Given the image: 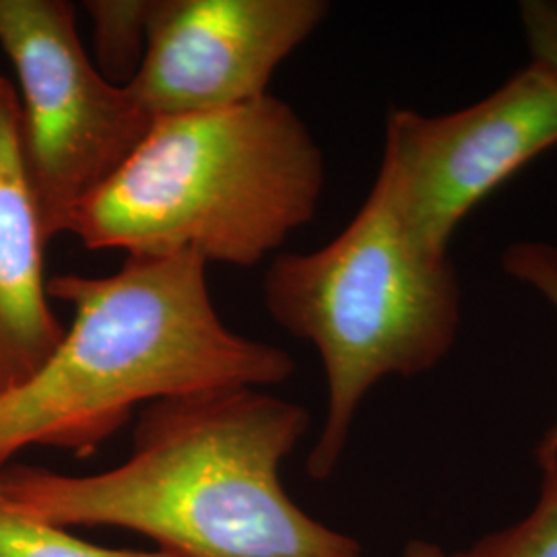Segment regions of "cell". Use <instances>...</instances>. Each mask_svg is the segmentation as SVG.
I'll use <instances>...</instances> for the list:
<instances>
[{
	"mask_svg": "<svg viewBox=\"0 0 557 557\" xmlns=\"http://www.w3.org/2000/svg\"><path fill=\"white\" fill-rule=\"evenodd\" d=\"M308 411L264 388L232 386L140 409L133 453L96 475L7 465L0 492L57 527H119L172 557H361V545L306 515L281 465Z\"/></svg>",
	"mask_w": 557,
	"mask_h": 557,
	"instance_id": "obj_1",
	"label": "cell"
},
{
	"mask_svg": "<svg viewBox=\"0 0 557 557\" xmlns=\"http://www.w3.org/2000/svg\"><path fill=\"white\" fill-rule=\"evenodd\" d=\"M48 296L73 322L40 370L0 395V471L27 446L96 450L137 407L232 386H275L296 372L275 345L221 320L199 255L126 257L103 277L57 275Z\"/></svg>",
	"mask_w": 557,
	"mask_h": 557,
	"instance_id": "obj_2",
	"label": "cell"
},
{
	"mask_svg": "<svg viewBox=\"0 0 557 557\" xmlns=\"http://www.w3.org/2000/svg\"><path fill=\"white\" fill-rule=\"evenodd\" d=\"M326 163L308 124L275 96L156 119L139 149L66 234L126 257L193 252L255 267L317 218Z\"/></svg>",
	"mask_w": 557,
	"mask_h": 557,
	"instance_id": "obj_3",
	"label": "cell"
},
{
	"mask_svg": "<svg viewBox=\"0 0 557 557\" xmlns=\"http://www.w3.org/2000/svg\"><path fill=\"white\" fill-rule=\"evenodd\" d=\"M264 308L310 343L326 379V418L308 475L329 479L359 407L384 379L434 370L455 347L462 289L450 255L428 250L376 176L347 227L312 252H287L264 275Z\"/></svg>",
	"mask_w": 557,
	"mask_h": 557,
	"instance_id": "obj_4",
	"label": "cell"
},
{
	"mask_svg": "<svg viewBox=\"0 0 557 557\" xmlns=\"http://www.w3.org/2000/svg\"><path fill=\"white\" fill-rule=\"evenodd\" d=\"M0 48L17 75L21 156L50 242L119 174L156 119L101 75L66 0H0Z\"/></svg>",
	"mask_w": 557,
	"mask_h": 557,
	"instance_id": "obj_5",
	"label": "cell"
},
{
	"mask_svg": "<svg viewBox=\"0 0 557 557\" xmlns=\"http://www.w3.org/2000/svg\"><path fill=\"white\" fill-rule=\"evenodd\" d=\"M557 145V79L531 60L487 98L442 116L393 108L379 178L409 232L448 255L483 200Z\"/></svg>",
	"mask_w": 557,
	"mask_h": 557,
	"instance_id": "obj_6",
	"label": "cell"
},
{
	"mask_svg": "<svg viewBox=\"0 0 557 557\" xmlns=\"http://www.w3.org/2000/svg\"><path fill=\"white\" fill-rule=\"evenodd\" d=\"M329 11L324 0H151L147 52L128 89L153 119L260 100Z\"/></svg>",
	"mask_w": 557,
	"mask_h": 557,
	"instance_id": "obj_7",
	"label": "cell"
},
{
	"mask_svg": "<svg viewBox=\"0 0 557 557\" xmlns=\"http://www.w3.org/2000/svg\"><path fill=\"white\" fill-rule=\"evenodd\" d=\"M46 244L21 156L17 89L0 73V395L32 379L66 333L50 306Z\"/></svg>",
	"mask_w": 557,
	"mask_h": 557,
	"instance_id": "obj_8",
	"label": "cell"
},
{
	"mask_svg": "<svg viewBox=\"0 0 557 557\" xmlns=\"http://www.w3.org/2000/svg\"><path fill=\"white\" fill-rule=\"evenodd\" d=\"M94 64L110 83L128 87L147 52L151 0H87Z\"/></svg>",
	"mask_w": 557,
	"mask_h": 557,
	"instance_id": "obj_9",
	"label": "cell"
},
{
	"mask_svg": "<svg viewBox=\"0 0 557 557\" xmlns=\"http://www.w3.org/2000/svg\"><path fill=\"white\" fill-rule=\"evenodd\" d=\"M537 462L541 487L531 512L450 557H557V467L545 458Z\"/></svg>",
	"mask_w": 557,
	"mask_h": 557,
	"instance_id": "obj_10",
	"label": "cell"
},
{
	"mask_svg": "<svg viewBox=\"0 0 557 557\" xmlns=\"http://www.w3.org/2000/svg\"><path fill=\"white\" fill-rule=\"evenodd\" d=\"M0 557H172L163 552H128L91 545L62 527L27 517L0 492Z\"/></svg>",
	"mask_w": 557,
	"mask_h": 557,
	"instance_id": "obj_11",
	"label": "cell"
},
{
	"mask_svg": "<svg viewBox=\"0 0 557 557\" xmlns=\"http://www.w3.org/2000/svg\"><path fill=\"white\" fill-rule=\"evenodd\" d=\"M502 269L508 277L531 287L557 312V244L545 239H518L502 255ZM537 458L557 467V421L539 442Z\"/></svg>",
	"mask_w": 557,
	"mask_h": 557,
	"instance_id": "obj_12",
	"label": "cell"
},
{
	"mask_svg": "<svg viewBox=\"0 0 557 557\" xmlns=\"http://www.w3.org/2000/svg\"><path fill=\"white\" fill-rule=\"evenodd\" d=\"M518 15L531 60L545 64L557 79V0H524Z\"/></svg>",
	"mask_w": 557,
	"mask_h": 557,
	"instance_id": "obj_13",
	"label": "cell"
},
{
	"mask_svg": "<svg viewBox=\"0 0 557 557\" xmlns=\"http://www.w3.org/2000/svg\"><path fill=\"white\" fill-rule=\"evenodd\" d=\"M403 557H450L444 554V549L436 543L423 541V539H413L407 543Z\"/></svg>",
	"mask_w": 557,
	"mask_h": 557,
	"instance_id": "obj_14",
	"label": "cell"
}]
</instances>
